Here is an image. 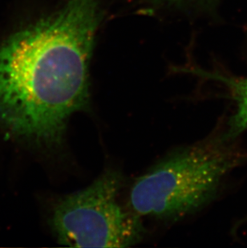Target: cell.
<instances>
[{"instance_id": "1", "label": "cell", "mask_w": 247, "mask_h": 248, "mask_svg": "<svg viewBox=\"0 0 247 248\" xmlns=\"http://www.w3.org/2000/svg\"><path fill=\"white\" fill-rule=\"evenodd\" d=\"M98 7V0H67L0 45V126L7 133L58 145L72 115L89 108Z\"/></svg>"}, {"instance_id": "2", "label": "cell", "mask_w": 247, "mask_h": 248, "mask_svg": "<svg viewBox=\"0 0 247 248\" xmlns=\"http://www.w3.org/2000/svg\"><path fill=\"white\" fill-rule=\"evenodd\" d=\"M227 132L175 153L136 181L131 211L139 216L177 218L210 201L224 178L247 162V154Z\"/></svg>"}, {"instance_id": "3", "label": "cell", "mask_w": 247, "mask_h": 248, "mask_svg": "<svg viewBox=\"0 0 247 248\" xmlns=\"http://www.w3.org/2000/svg\"><path fill=\"white\" fill-rule=\"evenodd\" d=\"M122 177L103 173L84 190L61 199L51 224L59 243L73 248H122L141 238L140 217L118 202Z\"/></svg>"}, {"instance_id": "4", "label": "cell", "mask_w": 247, "mask_h": 248, "mask_svg": "<svg viewBox=\"0 0 247 248\" xmlns=\"http://www.w3.org/2000/svg\"><path fill=\"white\" fill-rule=\"evenodd\" d=\"M212 77L226 85L233 101L235 108L229 121L226 132L231 137L237 138L247 131V76L238 78L212 74Z\"/></svg>"}]
</instances>
